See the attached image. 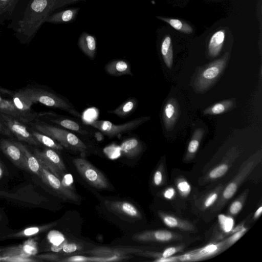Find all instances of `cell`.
<instances>
[{
	"instance_id": "1",
	"label": "cell",
	"mask_w": 262,
	"mask_h": 262,
	"mask_svg": "<svg viewBox=\"0 0 262 262\" xmlns=\"http://www.w3.org/2000/svg\"><path fill=\"white\" fill-rule=\"evenodd\" d=\"M60 0H19L7 28L22 43L28 44Z\"/></svg>"
},
{
	"instance_id": "2",
	"label": "cell",
	"mask_w": 262,
	"mask_h": 262,
	"mask_svg": "<svg viewBox=\"0 0 262 262\" xmlns=\"http://www.w3.org/2000/svg\"><path fill=\"white\" fill-rule=\"evenodd\" d=\"M260 161V152H257L242 164L235 177L223 188L215 205L211 207L212 211H217L222 208Z\"/></svg>"
},
{
	"instance_id": "3",
	"label": "cell",
	"mask_w": 262,
	"mask_h": 262,
	"mask_svg": "<svg viewBox=\"0 0 262 262\" xmlns=\"http://www.w3.org/2000/svg\"><path fill=\"white\" fill-rule=\"evenodd\" d=\"M28 124L34 129L50 136L63 147L80 152H84L88 149V146L78 136L68 129L43 121L32 122Z\"/></svg>"
},
{
	"instance_id": "4",
	"label": "cell",
	"mask_w": 262,
	"mask_h": 262,
	"mask_svg": "<svg viewBox=\"0 0 262 262\" xmlns=\"http://www.w3.org/2000/svg\"><path fill=\"white\" fill-rule=\"evenodd\" d=\"M21 91L33 103L38 102L48 107L67 112L77 117L81 116L66 98L54 92L38 88H28Z\"/></svg>"
},
{
	"instance_id": "5",
	"label": "cell",
	"mask_w": 262,
	"mask_h": 262,
	"mask_svg": "<svg viewBox=\"0 0 262 262\" xmlns=\"http://www.w3.org/2000/svg\"><path fill=\"white\" fill-rule=\"evenodd\" d=\"M228 58L229 53L227 52L222 57L207 64L198 72L193 83L195 92H206L213 85L225 69Z\"/></svg>"
},
{
	"instance_id": "6",
	"label": "cell",
	"mask_w": 262,
	"mask_h": 262,
	"mask_svg": "<svg viewBox=\"0 0 262 262\" xmlns=\"http://www.w3.org/2000/svg\"><path fill=\"white\" fill-rule=\"evenodd\" d=\"M150 119L149 116L140 117L120 124H115L107 120H95L91 125L104 135L114 138L135 129Z\"/></svg>"
},
{
	"instance_id": "7",
	"label": "cell",
	"mask_w": 262,
	"mask_h": 262,
	"mask_svg": "<svg viewBox=\"0 0 262 262\" xmlns=\"http://www.w3.org/2000/svg\"><path fill=\"white\" fill-rule=\"evenodd\" d=\"M73 163L78 173L92 186L100 189L109 188V183L103 174L85 159L76 158Z\"/></svg>"
},
{
	"instance_id": "8",
	"label": "cell",
	"mask_w": 262,
	"mask_h": 262,
	"mask_svg": "<svg viewBox=\"0 0 262 262\" xmlns=\"http://www.w3.org/2000/svg\"><path fill=\"white\" fill-rule=\"evenodd\" d=\"M34 154L41 165L61 180L66 168L60 156L55 150L50 148H45L42 151L35 149Z\"/></svg>"
},
{
	"instance_id": "9",
	"label": "cell",
	"mask_w": 262,
	"mask_h": 262,
	"mask_svg": "<svg viewBox=\"0 0 262 262\" xmlns=\"http://www.w3.org/2000/svg\"><path fill=\"white\" fill-rule=\"evenodd\" d=\"M0 115L2 122L19 141L31 145L38 146L40 144L24 123L6 114L0 112Z\"/></svg>"
},
{
	"instance_id": "10",
	"label": "cell",
	"mask_w": 262,
	"mask_h": 262,
	"mask_svg": "<svg viewBox=\"0 0 262 262\" xmlns=\"http://www.w3.org/2000/svg\"><path fill=\"white\" fill-rule=\"evenodd\" d=\"M132 239L140 242L169 243L181 241L183 239V236L173 231L158 230L137 233L132 236Z\"/></svg>"
},
{
	"instance_id": "11",
	"label": "cell",
	"mask_w": 262,
	"mask_h": 262,
	"mask_svg": "<svg viewBox=\"0 0 262 262\" xmlns=\"http://www.w3.org/2000/svg\"><path fill=\"white\" fill-rule=\"evenodd\" d=\"M40 179L44 183L51 187L64 200L72 202L78 201V197L77 194L64 187L61 184L60 180L41 164Z\"/></svg>"
},
{
	"instance_id": "12",
	"label": "cell",
	"mask_w": 262,
	"mask_h": 262,
	"mask_svg": "<svg viewBox=\"0 0 262 262\" xmlns=\"http://www.w3.org/2000/svg\"><path fill=\"white\" fill-rule=\"evenodd\" d=\"M0 256H22L32 257L38 253V244L35 238L30 237L23 244L2 249Z\"/></svg>"
},
{
	"instance_id": "13",
	"label": "cell",
	"mask_w": 262,
	"mask_h": 262,
	"mask_svg": "<svg viewBox=\"0 0 262 262\" xmlns=\"http://www.w3.org/2000/svg\"><path fill=\"white\" fill-rule=\"evenodd\" d=\"M0 149L15 165L28 171L25 157L14 141L1 139Z\"/></svg>"
},
{
	"instance_id": "14",
	"label": "cell",
	"mask_w": 262,
	"mask_h": 262,
	"mask_svg": "<svg viewBox=\"0 0 262 262\" xmlns=\"http://www.w3.org/2000/svg\"><path fill=\"white\" fill-rule=\"evenodd\" d=\"M144 250L141 247H137L99 246L84 251L83 253L98 256H121L128 254L138 255L144 252Z\"/></svg>"
},
{
	"instance_id": "15",
	"label": "cell",
	"mask_w": 262,
	"mask_h": 262,
	"mask_svg": "<svg viewBox=\"0 0 262 262\" xmlns=\"http://www.w3.org/2000/svg\"><path fill=\"white\" fill-rule=\"evenodd\" d=\"M226 249V239L210 244L180 257L181 260H196L217 254Z\"/></svg>"
},
{
	"instance_id": "16",
	"label": "cell",
	"mask_w": 262,
	"mask_h": 262,
	"mask_svg": "<svg viewBox=\"0 0 262 262\" xmlns=\"http://www.w3.org/2000/svg\"><path fill=\"white\" fill-rule=\"evenodd\" d=\"M104 204L110 212L130 219L142 218L139 210L133 204L128 202L106 200Z\"/></svg>"
},
{
	"instance_id": "17",
	"label": "cell",
	"mask_w": 262,
	"mask_h": 262,
	"mask_svg": "<svg viewBox=\"0 0 262 262\" xmlns=\"http://www.w3.org/2000/svg\"><path fill=\"white\" fill-rule=\"evenodd\" d=\"M238 156L236 149H232L224 157L222 162L209 171L204 177L203 181L208 182L214 181L225 175Z\"/></svg>"
},
{
	"instance_id": "18",
	"label": "cell",
	"mask_w": 262,
	"mask_h": 262,
	"mask_svg": "<svg viewBox=\"0 0 262 262\" xmlns=\"http://www.w3.org/2000/svg\"><path fill=\"white\" fill-rule=\"evenodd\" d=\"M0 112L8 115L23 123L29 124L38 117L36 112L26 113L18 109L11 100L3 99L0 104Z\"/></svg>"
},
{
	"instance_id": "19",
	"label": "cell",
	"mask_w": 262,
	"mask_h": 262,
	"mask_svg": "<svg viewBox=\"0 0 262 262\" xmlns=\"http://www.w3.org/2000/svg\"><path fill=\"white\" fill-rule=\"evenodd\" d=\"M180 114L178 100L174 97L169 98L163 110L162 119L167 131H171L176 125Z\"/></svg>"
},
{
	"instance_id": "20",
	"label": "cell",
	"mask_w": 262,
	"mask_h": 262,
	"mask_svg": "<svg viewBox=\"0 0 262 262\" xmlns=\"http://www.w3.org/2000/svg\"><path fill=\"white\" fill-rule=\"evenodd\" d=\"M49 120L59 127L77 132L82 135H88L89 132L83 128L77 122L69 118L57 114L46 113Z\"/></svg>"
},
{
	"instance_id": "21",
	"label": "cell",
	"mask_w": 262,
	"mask_h": 262,
	"mask_svg": "<svg viewBox=\"0 0 262 262\" xmlns=\"http://www.w3.org/2000/svg\"><path fill=\"white\" fill-rule=\"evenodd\" d=\"M79 10V7H72L61 11H55L47 18L45 23L55 25L72 23L76 18Z\"/></svg>"
},
{
	"instance_id": "22",
	"label": "cell",
	"mask_w": 262,
	"mask_h": 262,
	"mask_svg": "<svg viewBox=\"0 0 262 262\" xmlns=\"http://www.w3.org/2000/svg\"><path fill=\"white\" fill-rule=\"evenodd\" d=\"M158 214L163 223L169 228H176L183 231L189 232L196 230L195 226L187 221L162 211H159Z\"/></svg>"
},
{
	"instance_id": "23",
	"label": "cell",
	"mask_w": 262,
	"mask_h": 262,
	"mask_svg": "<svg viewBox=\"0 0 262 262\" xmlns=\"http://www.w3.org/2000/svg\"><path fill=\"white\" fill-rule=\"evenodd\" d=\"M78 46L89 58L94 59L97 52V43L94 35L86 31L82 32L78 38Z\"/></svg>"
},
{
	"instance_id": "24",
	"label": "cell",
	"mask_w": 262,
	"mask_h": 262,
	"mask_svg": "<svg viewBox=\"0 0 262 262\" xmlns=\"http://www.w3.org/2000/svg\"><path fill=\"white\" fill-rule=\"evenodd\" d=\"M132 256L128 255L121 256H92L90 257L83 255H74L59 260L60 262H109L123 261L130 259Z\"/></svg>"
},
{
	"instance_id": "25",
	"label": "cell",
	"mask_w": 262,
	"mask_h": 262,
	"mask_svg": "<svg viewBox=\"0 0 262 262\" xmlns=\"http://www.w3.org/2000/svg\"><path fill=\"white\" fill-rule=\"evenodd\" d=\"M104 69L106 72L112 76L119 77L125 75H133L130 63L122 59L110 61L105 64Z\"/></svg>"
},
{
	"instance_id": "26",
	"label": "cell",
	"mask_w": 262,
	"mask_h": 262,
	"mask_svg": "<svg viewBox=\"0 0 262 262\" xmlns=\"http://www.w3.org/2000/svg\"><path fill=\"white\" fill-rule=\"evenodd\" d=\"M14 142L21 150L25 157L28 171L40 178L41 164L37 158L30 151L26 145L19 142Z\"/></svg>"
},
{
	"instance_id": "27",
	"label": "cell",
	"mask_w": 262,
	"mask_h": 262,
	"mask_svg": "<svg viewBox=\"0 0 262 262\" xmlns=\"http://www.w3.org/2000/svg\"><path fill=\"white\" fill-rule=\"evenodd\" d=\"M56 224L57 222H53L43 225L28 227L19 232L6 235L3 237V239L31 237L47 231Z\"/></svg>"
},
{
	"instance_id": "28",
	"label": "cell",
	"mask_w": 262,
	"mask_h": 262,
	"mask_svg": "<svg viewBox=\"0 0 262 262\" xmlns=\"http://www.w3.org/2000/svg\"><path fill=\"white\" fill-rule=\"evenodd\" d=\"M121 153L128 158H135L143 149L141 141L136 138H130L124 140L120 146Z\"/></svg>"
},
{
	"instance_id": "29",
	"label": "cell",
	"mask_w": 262,
	"mask_h": 262,
	"mask_svg": "<svg viewBox=\"0 0 262 262\" xmlns=\"http://www.w3.org/2000/svg\"><path fill=\"white\" fill-rule=\"evenodd\" d=\"M225 37V31L221 29L216 31L211 36L208 46V54L211 57H216L221 52Z\"/></svg>"
},
{
	"instance_id": "30",
	"label": "cell",
	"mask_w": 262,
	"mask_h": 262,
	"mask_svg": "<svg viewBox=\"0 0 262 262\" xmlns=\"http://www.w3.org/2000/svg\"><path fill=\"white\" fill-rule=\"evenodd\" d=\"M235 106L236 102L234 99L224 100L205 108L203 113L204 115H220L232 110Z\"/></svg>"
},
{
	"instance_id": "31",
	"label": "cell",
	"mask_w": 262,
	"mask_h": 262,
	"mask_svg": "<svg viewBox=\"0 0 262 262\" xmlns=\"http://www.w3.org/2000/svg\"><path fill=\"white\" fill-rule=\"evenodd\" d=\"M204 134V130L202 128H196L188 143L185 160L190 161L193 159L199 149L200 144Z\"/></svg>"
},
{
	"instance_id": "32",
	"label": "cell",
	"mask_w": 262,
	"mask_h": 262,
	"mask_svg": "<svg viewBox=\"0 0 262 262\" xmlns=\"http://www.w3.org/2000/svg\"><path fill=\"white\" fill-rule=\"evenodd\" d=\"M138 105V101L135 98H130L115 109L108 111V113L114 114L120 118H125L135 110Z\"/></svg>"
},
{
	"instance_id": "33",
	"label": "cell",
	"mask_w": 262,
	"mask_h": 262,
	"mask_svg": "<svg viewBox=\"0 0 262 262\" xmlns=\"http://www.w3.org/2000/svg\"><path fill=\"white\" fill-rule=\"evenodd\" d=\"M19 0H0V25H5L11 17L13 11Z\"/></svg>"
},
{
	"instance_id": "34",
	"label": "cell",
	"mask_w": 262,
	"mask_h": 262,
	"mask_svg": "<svg viewBox=\"0 0 262 262\" xmlns=\"http://www.w3.org/2000/svg\"><path fill=\"white\" fill-rule=\"evenodd\" d=\"M161 52L164 63L169 69L173 63V49L171 39L169 35L163 38L161 46Z\"/></svg>"
},
{
	"instance_id": "35",
	"label": "cell",
	"mask_w": 262,
	"mask_h": 262,
	"mask_svg": "<svg viewBox=\"0 0 262 262\" xmlns=\"http://www.w3.org/2000/svg\"><path fill=\"white\" fill-rule=\"evenodd\" d=\"M11 101L19 110L26 113L33 112L31 107L33 103L22 93L21 90L13 94Z\"/></svg>"
},
{
	"instance_id": "36",
	"label": "cell",
	"mask_w": 262,
	"mask_h": 262,
	"mask_svg": "<svg viewBox=\"0 0 262 262\" xmlns=\"http://www.w3.org/2000/svg\"><path fill=\"white\" fill-rule=\"evenodd\" d=\"M35 139L44 146L53 149L61 150L63 146L50 136L35 129L30 130Z\"/></svg>"
},
{
	"instance_id": "37",
	"label": "cell",
	"mask_w": 262,
	"mask_h": 262,
	"mask_svg": "<svg viewBox=\"0 0 262 262\" xmlns=\"http://www.w3.org/2000/svg\"><path fill=\"white\" fill-rule=\"evenodd\" d=\"M158 19L166 22L176 30L186 34H190L193 31L192 28L188 24L181 20L174 18L156 16Z\"/></svg>"
},
{
	"instance_id": "38",
	"label": "cell",
	"mask_w": 262,
	"mask_h": 262,
	"mask_svg": "<svg viewBox=\"0 0 262 262\" xmlns=\"http://www.w3.org/2000/svg\"><path fill=\"white\" fill-rule=\"evenodd\" d=\"M223 188L224 186L221 184L215 189L207 194L202 201L201 209L205 210L212 206L218 200Z\"/></svg>"
},
{
	"instance_id": "39",
	"label": "cell",
	"mask_w": 262,
	"mask_h": 262,
	"mask_svg": "<svg viewBox=\"0 0 262 262\" xmlns=\"http://www.w3.org/2000/svg\"><path fill=\"white\" fill-rule=\"evenodd\" d=\"M248 192V189L245 190L237 199L234 200V201L231 204L228 212L229 215H236L242 210L247 199Z\"/></svg>"
},
{
	"instance_id": "40",
	"label": "cell",
	"mask_w": 262,
	"mask_h": 262,
	"mask_svg": "<svg viewBox=\"0 0 262 262\" xmlns=\"http://www.w3.org/2000/svg\"><path fill=\"white\" fill-rule=\"evenodd\" d=\"M49 242L53 245H58L62 243L66 238L64 235L59 231L52 230L47 235Z\"/></svg>"
},
{
	"instance_id": "41",
	"label": "cell",
	"mask_w": 262,
	"mask_h": 262,
	"mask_svg": "<svg viewBox=\"0 0 262 262\" xmlns=\"http://www.w3.org/2000/svg\"><path fill=\"white\" fill-rule=\"evenodd\" d=\"M0 261L7 262H36L40 261L38 259L32 258V257H25L22 256H0Z\"/></svg>"
},
{
	"instance_id": "42",
	"label": "cell",
	"mask_w": 262,
	"mask_h": 262,
	"mask_svg": "<svg viewBox=\"0 0 262 262\" xmlns=\"http://www.w3.org/2000/svg\"><path fill=\"white\" fill-rule=\"evenodd\" d=\"M246 231L247 229L243 228L236 231L228 238H226V249L228 248L229 247L234 244L236 242H237L239 238H241L245 234Z\"/></svg>"
},
{
	"instance_id": "43",
	"label": "cell",
	"mask_w": 262,
	"mask_h": 262,
	"mask_svg": "<svg viewBox=\"0 0 262 262\" xmlns=\"http://www.w3.org/2000/svg\"><path fill=\"white\" fill-rule=\"evenodd\" d=\"M177 187L180 193L182 196H187L190 191L189 183L184 179H180L177 183Z\"/></svg>"
},
{
	"instance_id": "44",
	"label": "cell",
	"mask_w": 262,
	"mask_h": 262,
	"mask_svg": "<svg viewBox=\"0 0 262 262\" xmlns=\"http://www.w3.org/2000/svg\"><path fill=\"white\" fill-rule=\"evenodd\" d=\"M61 183L66 188L73 191V179L72 176L70 173L64 174L61 180Z\"/></svg>"
},
{
	"instance_id": "45",
	"label": "cell",
	"mask_w": 262,
	"mask_h": 262,
	"mask_svg": "<svg viewBox=\"0 0 262 262\" xmlns=\"http://www.w3.org/2000/svg\"><path fill=\"white\" fill-rule=\"evenodd\" d=\"M36 258L40 261H59L60 256L55 253H47L39 254L36 256Z\"/></svg>"
},
{
	"instance_id": "46",
	"label": "cell",
	"mask_w": 262,
	"mask_h": 262,
	"mask_svg": "<svg viewBox=\"0 0 262 262\" xmlns=\"http://www.w3.org/2000/svg\"><path fill=\"white\" fill-rule=\"evenodd\" d=\"M81 249L82 246L80 244L74 243H67L63 246L62 251L66 253H71Z\"/></svg>"
},
{
	"instance_id": "47",
	"label": "cell",
	"mask_w": 262,
	"mask_h": 262,
	"mask_svg": "<svg viewBox=\"0 0 262 262\" xmlns=\"http://www.w3.org/2000/svg\"><path fill=\"white\" fill-rule=\"evenodd\" d=\"M163 166L161 164L155 171L154 176V183L155 185H160L163 181Z\"/></svg>"
},
{
	"instance_id": "48",
	"label": "cell",
	"mask_w": 262,
	"mask_h": 262,
	"mask_svg": "<svg viewBox=\"0 0 262 262\" xmlns=\"http://www.w3.org/2000/svg\"><path fill=\"white\" fill-rule=\"evenodd\" d=\"M82 1L85 0H60L57 6V10Z\"/></svg>"
},
{
	"instance_id": "49",
	"label": "cell",
	"mask_w": 262,
	"mask_h": 262,
	"mask_svg": "<svg viewBox=\"0 0 262 262\" xmlns=\"http://www.w3.org/2000/svg\"><path fill=\"white\" fill-rule=\"evenodd\" d=\"M0 134L8 137L13 136L9 128L2 122H0Z\"/></svg>"
},
{
	"instance_id": "50",
	"label": "cell",
	"mask_w": 262,
	"mask_h": 262,
	"mask_svg": "<svg viewBox=\"0 0 262 262\" xmlns=\"http://www.w3.org/2000/svg\"><path fill=\"white\" fill-rule=\"evenodd\" d=\"M175 190L172 187L166 189L163 193L164 198L167 199H171L175 195Z\"/></svg>"
},
{
	"instance_id": "51",
	"label": "cell",
	"mask_w": 262,
	"mask_h": 262,
	"mask_svg": "<svg viewBox=\"0 0 262 262\" xmlns=\"http://www.w3.org/2000/svg\"><path fill=\"white\" fill-rule=\"evenodd\" d=\"M67 243H68V242L66 239L62 243L58 245H51V250L54 252H59L62 250L63 246Z\"/></svg>"
},
{
	"instance_id": "52",
	"label": "cell",
	"mask_w": 262,
	"mask_h": 262,
	"mask_svg": "<svg viewBox=\"0 0 262 262\" xmlns=\"http://www.w3.org/2000/svg\"><path fill=\"white\" fill-rule=\"evenodd\" d=\"M262 212V206H260L255 212L253 215V219L256 220L259 217Z\"/></svg>"
},
{
	"instance_id": "53",
	"label": "cell",
	"mask_w": 262,
	"mask_h": 262,
	"mask_svg": "<svg viewBox=\"0 0 262 262\" xmlns=\"http://www.w3.org/2000/svg\"><path fill=\"white\" fill-rule=\"evenodd\" d=\"M4 173V169H3V168L2 167L1 163L0 162V180L3 178Z\"/></svg>"
},
{
	"instance_id": "54",
	"label": "cell",
	"mask_w": 262,
	"mask_h": 262,
	"mask_svg": "<svg viewBox=\"0 0 262 262\" xmlns=\"http://www.w3.org/2000/svg\"><path fill=\"white\" fill-rule=\"evenodd\" d=\"M2 100H3V99H2V98L1 97V94H0V104H1V103H2Z\"/></svg>"
},
{
	"instance_id": "55",
	"label": "cell",
	"mask_w": 262,
	"mask_h": 262,
	"mask_svg": "<svg viewBox=\"0 0 262 262\" xmlns=\"http://www.w3.org/2000/svg\"><path fill=\"white\" fill-rule=\"evenodd\" d=\"M2 219V216L1 215V213H0V221H1Z\"/></svg>"
},
{
	"instance_id": "56",
	"label": "cell",
	"mask_w": 262,
	"mask_h": 262,
	"mask_svg": "<svg viewBox=\"0 0 262 262\" xmlns=\"http://www.w3.org/2000/svg\"><path fill=\"white\" fill-rule=\"evenodd\" d=\"M2 249H0V252L2 251Z\"/></svg>"
},
{
	"instance_id": "57",
	"label": "cell",
	"mask_w": 262,
	"mask_h": 262,
	"mask_svg": "<svg viewBox=\"0 0 262 262\" xmlns=\"http://www.w3.org/2000/svg\"><path fill=\"white\" fill-rule=\"evenodd\" d=\"M0 234H1V232H0Z\"/></svg>"
}]
</instances>
